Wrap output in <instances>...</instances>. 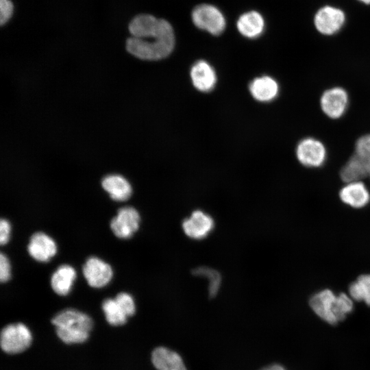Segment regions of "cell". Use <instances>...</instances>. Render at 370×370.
I'll use <instances>...</instances> for the list:
<instances>
[{
	"mask_svg": "<svg viewBox=\"0 0 370 370\" xmlns=\"http://www.w3.org/2000/svg\"><path fill=\"white\" fill-rule=\"evenodd\" d=\"M75 278L76 272L73 267L68 264L60 265L51 275V288L58 295L65 296L71 291Z\"/></svg>",
	"mask_w": 370,
	"mask_h": 370,
	"instance_id": "obj_18",
	"label": "cell"
},
{
	"mask_svg": "<svg viewBox=\"0 0 370 370\" xmlns=\"http://www.w3.org/2000/svg\"><path fill=\"white\" fill-rule=\"evenodd\" d=\"M240 33L247 38H256L260 35L264 29V20L257 12L251 11L243 14L237 21Z\"/></svg>",
	"mask_w": 370,
	"mask_h": 370,
	"instance_id": "obj_20",
	"label": "cell"
},
{
	"mask_svg": "<svg viewBox=\"0 0 370 370\" xmlns=\"http://www.w3.org/2000/svg\"><path fill=\"white\" fill-rule=\"evenodd\" d=\"M260 370H286L284 367L278 364H273L266 367L262 368Z\"/></svg>",
	"mask_w": 370,
	"mask_h": 370,
	"instance_id": "obj_29",
	"label": "cell"
},
{
	"mask_svg": "<svg viewBox=\"0 0 370 370\" xmlns=\"http://www.w3.org/2000/svg\"><path fill=\"white\" fill-rule=\"evenodd\" d=\"M192 19L196 27L212 35L220 34L225 27V18L221 12L209 4H201L195 7L192 12Z\"/></svg>",
	"mask_w": 370,
	"mask_h": 370,
	"instance_id": "obj_6",
	"label": "cell"
},
{
	"mask_svg": "<svg viewBox=\"0 0 370 370\" xmlns=\"http://www.w3.org/2000/svg\"><path fill=\"white\" fill-rule=\"evenodd\" d=\"M345 184L339 193L340 198L343 203L355 208H362L369 203L370 194L362 180Z\"/></svg>",
	"mask_w": 370,
	"mask_h": 370,
	"instance_id": "obj_14",
	"label": "cell"
},
{
	"mask_svg": "<svg viewBox=\"0 0 370 370\" xmlns=\"http://www.w3.org/2000/svg\"><path fill=\"white\" fill-rule=\"evenodd\" d=\"M14 6L10 0H0V25H3L11 18Z\"/></svg>",
	"mask_w": 370,
	"mask_h": 370,
	"instance_id": "obj_26",
	"label": "cell"
},
{
	"mask_svg": "<svg viewBox=\"0 0 370 370\" xmlns=\"http://www.w3.org/2000/svg\"><path fill=\"white\" fill-rule=\"evenodd\" d=\"M212 218L201 210L194 211L182 223L184 233L190 238L199 240L206 238L213 230Z\"/></svg>",
	"mask_w": 370,
	"mask_h": 370,
	"instance_id": "obj_12",
	"label": "cell"
},
{
	"mask_svg": "<svg viewBox=\"0 0 370 370\" xmlns=\"http://www.w3.org/2000/svg\"><path fill=\"white\" fill-rule=\"evenodd\" d=\"M340 176L345 183L370 177V134L356 140L354 153L342 167Z\"/></svg>",
	"mask_w": 370,
	"mask_h": 370,
	"instance_id": "obj_3",
	"label": "cell"
},
{
	"mask_svg": "<svg viewBox=\"0 0 370 370\" xmlns=\"http://www.w3.org/2000/svg\"><path fill=\"white\" fill-rule=\"evenodd\" d=\"M319 104L326 116L332 119H338L343 116L347 109L348 93L342 87H331L322 93Z\"/></svg>",
	"mask_w": 370,
	"mask_h": 370,
	"instance_id": "obj_7",
	"label": "cell"
},
{
	"mask_svg": "<svg viewBox=\"0 0 370 370\" xmlns=\"http://www.w3.org/2000/svg\"><path fill=\"white\" fill-rule=\"evenodd\" d=\"M140 222L137 210L130 206L123 207L118 210L117 214L111 220L110 228L116 237L126 239L138 230Z\"/></svg>",
	"mask_w": 370,
	"mask_h": 370,
	"instance_id": "obj_8",
	"label": "cell"
},
{
	"mask_svg": "<svg viewBox=\"0 0 370 370\" xmlns=\"http://www.w3.org/2000/svg\"><path fill=\"white\" fill-rule=\"evenodd\" d=\"M296 157L301 164L310 168L322 166L327 157V149L320 140L314 137H306L297 144Z\"/></svg>",
	"mask_w": 370,
	"mask_h": 370,
	"instance_id": "obj_5",
	"label": "cell"
},
{
	"mask_svg": "<svg viewBox=\"0 0 370 370\" xmlns=\"http://www.w3.org/2000/svg\"><path fill=\"white\" fill-rule=\"evenodd\" d=\"M27 251L36 260L45 262L56 255L57 246L50 236L44 232H38L31 236Z\"/></svg>",
	"mask_w": 370,
	"mask_h": 370,
	"instance_id": "obj_13",
	"label": "cell"
},
{
	"mask_svg": "<svg viewBox=\"0 0 370 370\" xmlns=\"http://www.w3.org/2000/svg\"><path fill=\"white\" fill-rule=\"evenodd\" d=\"M11 227L6 219H1L0 221V243L1 245L8 243L10 239Z\"/></svg>",
	"mask_w": 370,
	"mask_h": 370,
	"instance_id": "obj_28",
	"label": "cell"
},
{
	"mask_svg": "<svg viewBox=\"0 0 370 370\" xmlns=\"http://www.w3.org/2000/svg\"><path fill=\"white\" fill-rule=\"evenodd\" d=\"M51 322L56 326L58 337L67 344L86 341L93 324L88 315L71 308L59 312Z\"/></svg>",
	"mask_w": 370,
	"mask_h": 370,
	"instance_id": "obj_2",
	"label": "cell"
},
{
	"mask_svg": "<svg viewBox=\"0 0 370 370\" xmlns=\"http://www.w3.org/2000/svg\"><path fill=\"white\" fill-rule=\"evenodd\" d=\"M82 269L88 284L94 288L105 286L110 282L113 275L111 266L95 256L88 258Z\"/></svg>",
	"mask_w": 370,
	"mask_h": 370,
	"instance_id": "obj_9",
	"label": "cell"
},
{
	"mask_svg": "<svg viewBox=\"0 0 370 370\" xmlns=\"http://www.w3.org/2000/svg\"><path fill=\"white\" fill-rule=\"evenodd\" d=\"M252 96L260 101H270L274 99L279 92L278 82L269 76L256 78L249 86Z\"/></svg>",
	"mask_w": 370,
	"mask_h": 370,
	"instance_id": "obj_19",
	"label": "cell"
},
{
	"mask_svg": "<svg viewBox=\"0 0 370 370\" xmlns=\"http://www.w3.org/2000/svg\"><path fill=\"white\" fill-rule=\"evenodd\" d=\"M194 86L200 91L211 90L216 83V75L211 66L204 60L196 62L190 71Z\"/></svg>",
	"mask_w": 370,
	"mask_h": 370,
	"instance_id": "obj_15",
	"label": "cell"
},
{
	"mask_svg": "<svg viewBox=\"0 0 370 370\" xmlns=\"http://www.w3.org/2000/svg\"><path fill=\"white\" fill-rule=\"evenodd\" d=\"M10 264L7 256L1 253L0 254V280L5 282L10 278Z\"/></svg>",
	"mask_w": 370,
	"mask_h": 370,
	"instance_id": "obj_27",
	"label": "cell"
},
{
	"mask_svg": "<svg viewBox=\"0 0 370 370\" xmlns=\"http://www.w3.org/2000/svg\"><path fill=\"white\" fill-rule=\"evenodd\" d=\"M101 186L110 197L117 201L127 200L132 193L130 182L120 175L106 176L101 181Z\"/></svg>",
	"mask_w": 370,
	"mask_h": 370,
	"instance_id": "obj_16",
	"label": "cell"
},
{
	"mask_svg": "<svg viewBox=\"0 0 370 370\" xmlns=\"http://www.w3.org/2000/svg\"><path fill=\"white\" fill-rule=\"evenodd\" d=\"M336 295L329 289L322 290L310 298L309 304L313 312L322 320L331 325L338 322L334 316Z\"/></svg>",
	"mask_w": 370,
	"mask_h": 370,
	"instance_id": "obj_10",
	"label": "cell"
},
{
	"mask_svg": "<svg viewBox=\"0 0 370 370\" xmlns=\"http://www.w3.org/2000/svg\"><path fill=\"white\" fill-rule=\"evenodd\" d=\"M349 294L352 299L362 301L370 306V274L360 275L349 287Z\"/></svg>",
	"mask_w": 370,
	"mask_h": 370,
	"instance_id": "obj_21",
	"label": "cell"
},
{
	"mask_svg": "<svg viewBox=\"0 0 370 370\" xmlns=\"http://www.w3.org/2000/svg\"><path fill=\"white\" fill-rule=\"evenodd\" d=\"M193 273L199 276L206 277L209 280V294L211 297L218 293L221 284V275L219 272L208 267H199Z\"/></svg>",
	"mask_w": 370,
	"mask_h": 370,
	"instance_id": "obj_24",
	"label": "cell"
},
{
	"mask_svg": "<svg viewBox=\"0 0 370 370\" xmlns=\"http://www.w3.org/2000/svg\"><path fill=\"white\" fill-rule=\"evenodd\" d=\"M32 334L28 328L21 323L6 325L1 332V349L8 354H18L31 345Z\"/></svg>",
	"mask_w": 370,
	"mask_h": 370,
	"instance_id": "obj_4",
	"label": "cell"
},
{
	"mask_svg": "<svg viewBox=\"0 0 370 370\" xmlns=\"http://www.w3.org/2000/svg\"><path fill=\"white\" fill-rule=\"evenodd\" d=\"M102 309L107 321L112 325H121L125 323L127 316L121 310L115 299L108 298L102 303Z\"/></svg>",
	"mask_w": 370,
	"mask_h": 370,
	"instance_id": "obj_22",
	"label": "cell"
},
{
	"mask_svg": "<svg viewBox=\"0 0 370 370\" xmlns=\"http://www.w3.org/2000/svg\"><path fill=\"white\" fill-rule=\"evenodd\" d=\"M366 4H369L370 3V0H359Z\"/></svg>",
	"mask_w": 370,
	"mask_h": 370,
	"instance_id": "obj_30",
	"label": "cell"
},
{
	"mask_svg": "<svg viewBox=\"0 0 370 370\" xmlns=\"http://www.w3.org/2000/svg\"><path fill=\"white\" fill-rule=\"evenodd\" d=\"M345 22V14L339 9L325 6L321 8L314 16V25L322 34L336 33Z\"/></svg>",
	"mask_w": 370,
	"mask_h": 370,
	"instance_id": "obj_11",
	"label": "cell"
},
{
	"mask_svg": "<svg viewBox=\"0 0 370 370\" xmlns=\"http://www.w3.org/2000/svg\"><path fill=\"white\" fill-rule=\"evenodd\" d=\"M127 317L133 315L136 310L133 297L127 293H119L114 298Z\"/></svg>",
	"mask_w": 370,
	"mask_h": 370,
	"instance_id": "obj_25",
	"label": "cell"
},
{
	"mask_svg": "<svg viewBox=\"0 0 370 370\" xmlns=\"http://www.w3.org/2000/svg\"><path fill=\"white\" fill-rule=\"evenodd\" d=\"M353 308L354 303L351 297L343 293L336 295L334 316L337 322L344 320Z\"/></svg>",
	"mask_w": 370,
	"mask_h": 370,
	"instance_id": "obj_23",
	"label": "cell"
},
{
	"mask_svg": "<svg viewBox=\"0 0 370 370\" xmlns=\"http://www.w3.org/2000/svg\"><path fill=\"white\" fill-rule=\"evenodd\" d=\"M151 361L158 370H186L181 356L166 347L156 348L151 354Z\"/></svg>",
	"mask_w": 370,
	"mask_h": 370,
	"instance_id": "obj_17",
	"label": "cell"
},
{
	"mask_svg": "<svg viewBox=\"0 0 370 370\" xmlns=\"http://www.w3.org/2000/svg\"><path fill=\"white\" fill-rule=\"evenodd\" d=\"M132 37L126 49L135 57L144 60H158L167 57L175 46V36L170 23L150 14H139L128 27Z\"/></svg>",
	"mask_w": 370,
	"mask_h": 370,
	"instance_id": "obj_1",
	"label": "cell"
}]
</instances>
